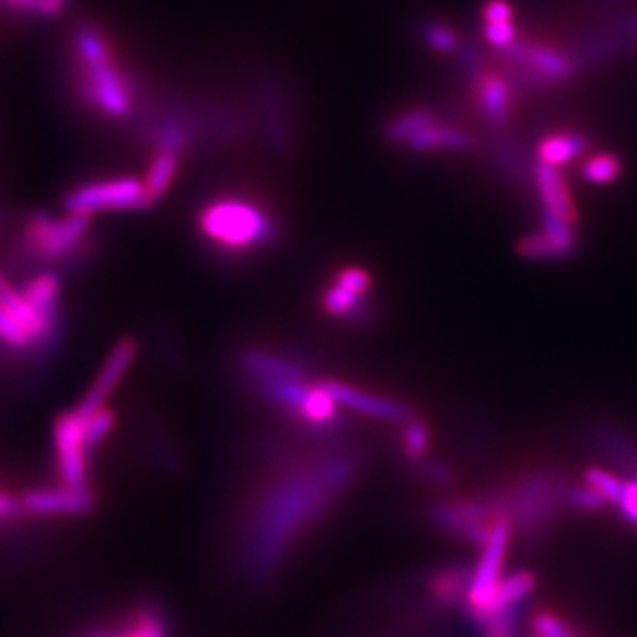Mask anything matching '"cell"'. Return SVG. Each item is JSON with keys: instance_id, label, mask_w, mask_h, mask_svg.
Returning a JSON list of instances; mask_svg holds the SVG:
<instances>
[{"instance_id": "obj_32", "label": "cell", "mask_w": 637, "mask_h": 637, "mask_svg": "<svg viewBox=\"0 0 637 637\" xmlns=\"http://www.w3.org/2000/svg\"><path fill=\"white\" fill-rule=\"evenodd\" d=\"M583 480L588 487L600 493L606 499V503H615V506H617L618 499L623 495V488H625V483L606 470L590 468L583 474Z\"/></svg>"}, {"instance_id": "obj_13", "label": "cell", "mask_w": 637, "mask_h": 637, "mask_svg": "<svg viewBox=\"0 0 637 637\" xmlns=\"http://www.w3.org/2000/svg\"><path fill=\"white\" fill-rule=\"evenodd\" d=\"M470 95L488 127L493 131H506L520 97L506 71L487 69L470 85Z\"/></svg>"}, {"instance_id": "obj_15", "label": "cell", "mask_w": 637, "mask_h": 637, "mask_svg": "<svg viewBox=\"0 0 637 637\" xmlns=\"http://www.w3.org/2000/svg\"><path fill=\"white\" fill-rule=\"evenodd\" d=\"M532 185L536 188L538 201L543 206V225L578 228V211L571 190L563 178L561 169L546 166L534 160Z\"/></svg>"}, {"instance_id": "obj_37", "label": "cell", "mask_w": 637, "mask_h": 637, "mask_svg": "<svg viewBox=\"0 0 637 637\" xmlns=\"http://www.w3.org/2000/svg\"><path fill=\"white\" fill-rule=\"evenodd\" d=\"M617 507L621 516L627 522L637 525V480L636 483H625V488H623V495L618 499Z\"/></svg>"}, {"instance_id": "obj_5", "label": "cell", "mask_w": 637, "mask_h": 637, "mask_svg": "<svg viewBox=\"0 0 637 637\" xmlns=\"http://www.w3.org/2000/svg\"><path fill=\"white\" fill-rule=\"evenodd\" d=\"M518 94H536L565 85L580 73L571 50L541 39H516L506 50H499Z\"/></svg>"}, {"instance_id": "obj_22", "label": "cell", "mask_w": 637, "mask_h": 637, "mask_svg": "<svg viewBox=\"0 0 637 637\" xmlns=\"http://www.w3.org/2000/svg\"><path fill=\"white\" fill-rule=\"evenodd\" d=\"M588 146L590 141L586 132L574 129L548 132L536 143V160L546 166L561 169L583 155L588 151Z\"/></svg>"}, {"instance_id": "obj_6", "label": "cell", "mask_w": 637, "mask_h": 637, "mask_svg": "<svg viewBox=\"0 0 637 637\" xmlns=\"http://www.w3.org/2000/svg\"><path fill=\"white\" fill-rule=\"evenodd\" d=\"M255 125L265 146L278 158H288L299 143V111L290 88L274 73H259L251 85Z\"/></svg>"}, {"instance_id": "obj_3", "label": "cell", "mask_w": 637, "mask_h": 637, "mask_svg": "<svg viewBox=\"0 0 637 637\" xmlns=\"http://www.w3.org/2000/svg\"><path fill=\"white\" fill-rule=\"evenodd\" d=\"M197 225L207 246L228 262L269 253L286 236L278 211L248 193H224L209 199L199 209Z\"/></svg>"}, {"instance_id": "obj_31", "label": "cell", "mask_w": 637, "mask_h": 637, "mask_svg": "<svg viewBox=\"0 0 637 637\" xmlns=\"http://www.w3.org/2000/svg\"><path fill=\"white\" fill-rule=\"evenodd\" d=\"M621 174V160L615 153H597L586 160L583 164V178L592 185H609L617 181Z\"/></svg>"}, {"instance_id": "obj_39", "label": "cell", "mask_w": 637, "mask_h": 637, "mask_svg": "<svg viewBox=\"0 0 637 637\" xmlns=\"http://www.w3.org/2000/svg\"><path fill=\"white\" fill-rule=\"evenodd\" d=\"M118 637H132L131 634H129V632H127V629H125V632H123V634H118Z\"/></svg>"}, {"instance_id": "obj_38", "label": "cell", "mask_w": 637, "mask_h": 637, "mask_svg": "<svg viewBox=\"0 0 637 637\" xmlns=\"http://www.w3.org/2000/svg\"><path fill=\"white\" fill-rule=\"evenodd\" d=\"M23 513H25V509L21 503V497H13L11 493L0 490V522L15 520V518H21Z\"/></svg>"}, {"instance_id": "obj_9", "label": "cell", "mask_w": 637, "mask_h": 637, "mask_svg": "<svg viewBox=\"0 0 637 637\" xmlns=\"http://www.w3.org/2000/svg\"><path fill=\"white\" fill-rule=\"evenodd\" d=\"M511 538H513V525L509 522V518H503L499 524L495 525L493 534L480 548L478 561L472 567L468 599H466L462 615L476 629H483L490 604L497 594V588L506 578L503 567H506Z\"/></svg>"}, {"instance_id": "obj_34", "label": "cell", "mask_w": 637, "mask_h": 637, "mask_svg": "<svg viewBox=\"0 0 637 637\" xmlns=\"http://www.w3.org/2000/svg\"><path fill=\"white\" fill-rule=\"evenodd\" d=\"M606 503V499L588 485H569L565 493V507L580 511V513H592L600 511Z\"/></svg>"}, {"instance_id": "obj_28", "label": "cell", "mask_w": 637, "mask_h": 637, "mask_svg": "<svg viewBox=\"0 0 637 637\" xmlns=\"http://www.w3.org/2000/svg\"><path fill=\"white\" fill-rule=\"evenodd\" d=\"M132 637H170V621L158 604H141L132 613L127 627Z\"/></svg>"}, {"instance_id": "obj_33", "label": "cell", "mask_w": 637, "mask_h": 637, "mask_svg": "<svg viewBox=\"0 0 637 637\" xmlns=\"http://www.w3.org/2000/svg\"><path fill=\"white\" fill-rule=\"evenodd\" d=\"M77 413V410H76ZM85 425V441H88V450H95L111 432H113L114 425H116V414L111 408H100L97 413L81 418Z\"/></svg>"}, {"instance_id": "obj_8", "label": "cell", "mask_w": 637, "mask_h": 637, "mask_svg": "<svg viewBox=\"0 0 637 637\" xmlns=\"http://www.w3.org/2000/svg\"><path fill=\"white\" fill-rule=\"evenodd\" d=\"M321 311L350 327L371 325L377 317L373 276L360 265H341L321 290Z\"/></svg>"}, {"instance_id": "obj_29", "label": "cell", "mask_w": 637, "mask_h": 637, "mask_svg": "<svg viewBox=\"0 0 637 637\" xmlns=\"http://www.w3.org/2000/svg\"><path fill=\"white\" fill-rule=\"evenodd\" d=\"M402 427L404 429H402L399 450L410 464H420L422 460H427V451H429V443H431V429L418 416H414L413 420H408Z\"/></svg>"}, {"instance_id": "obj_18", "label": "cell", "mask_w": 637, "mask_h": 637, "mask_svg": "<svg viewBox=\"0 0 637 637\" xmlns=\"http://www.w3.org/2000/svg\"><path fill=\"white\" fill-rule=\"evenodd\" d=\"M135 357H137V341L135 339H120L114 346L111 355L106 358V362H104V367L100 369V373L95 377L92 390L85 394V397L81 399V404L76 408L81 418H88V416L97 413L100 408H104V402L118 387L123 377L127 375V371L131 369V364L135 362Z\"/></svg>"}, {"instance_id": "obj_7", "label": "cell", "mask_w": 637, "mask_h": 637, "mask_svg": "<svg viewBox=\"0 0 637 637\" xmlns=\"http://www.w3.org/2000/svg\"><path fill=\"white\" fill-rule=\"evenodd\" d=\"M425 518L437 530L451 534L455 538H462L464 543L472 546L483 548L488 536L493 534L495 525L507 516L499 506L495 490H488L474 497L437 501L431 507H427Z\"/></svg>"}, {"instance_id": "obj_16", "label": "cell", "mask_w": 637, "mask_h": 637, "mask_svg": "<svg viewBox=\"0 0 637 637\" xmlns=\"http://www.w3.org/2000/svg\"><path fill=\"white\" fill-rule=\"evenodd\" d=\"M478 146V139L466 127L443 118L437 111L408 137L402 146L413 153H453L470 151Z\"/></svg>"}, {"instance_id": "obj_14", "label": "cell", "mask_w": 637, "mask_h": 637, "mask_svg": "<svg viewBox=\"0 0 637 637\" xmlns=\"http://www.w3.org/2000/svg\"><path fill=\"white\" fill-rule=\"evenodd\" d=\"M321 383L329 394L334 395L339 408L355 410L360 416L392 422V425H406L416 416L408 404H404L399 399H392L387 395L360 390L357 385H350V383L339 381V379H323Z\"/></svg>"}, {"instance_id": "obj_27", "label": "cell", "mask_w": 637, "mask_h": 637, "mask_svg": "<svg viewBox=\"0 0 637 637\" xmlns=\"http://www.w3.org/2000/svg\"><path fill=\"white\" fill-rule=\"evenodd\" d=\"M71 0H0V7L21 20L50 21L69 9Z\"/></svg>"}, {"instance_id": "obj_1", "label": "cell", "mask_w": 637, "mask_h": 637, "mask_svg": "<svg viewBox=\"0 0 637 637\" xmlns=\"http://www.w3.org/2000/svg\"><path fill=\"white\" fill-rule=\"evenodd\" d=\"M271 478L246 511L241 571L253 590L280 580L292 555L334 513L362 466L360 451L317 448L271 460Z\"/></svg>"}, {"instance_id": "obj_4", "label": "cell", "mask_w": 637, "mask_h": 637, "mask_svg": "<svg viewBox=\"0 0 637 637\" xmlns=\"http://www.w3.org/2000/svg\"><path fill=\"white\" fill-rule=\"evenodd\" d=\"M569 485L548 470H530L520 474L513 483L497 488L495 495L503 509L513 532H520L525 541L536 543L551 532Z\"/></svg>"}, {"instance_id": "obj_26", "label": "cell", "mask_w": 637, "mask_h": 637, "mask_svg": "<svg viewBox=\"0 0 637 637\" xmlns=\"http://www.w3.org/2000/svg\"><path fill=\"white\" fill-rule=\"evenodd\" d=\"M23 297L30 300L39 313L48 317L58 319V294H60V281L55 274L44 271L34 276L23 286Z\"/></svg>"}, {"instance_id": "obj_19", "label": "cell", "mask_w": 637, "mask_h": 637, "mask_svg": "<svg viewBox=\"0 0 637 637\" xmlns=\"http://www.w3.org/2000/svg\"><path fill=\"white\" fill-rule=\"evenodd\" d=\"M488 164L511 185L525 187L532 183L534 162L528 158L520 137L506 131H493L487 143Z\"/></svg>"}, {"instance_id": "obj_10", "label": "cell", "mask_w": 637, "mask_h": 637, "mask_svg": "<svg viewBox=\"0 0 637 637\" xmlns=\"http://www.w3.org/2000/svg\"><path fill=\"white\" fill-rule=\"evenodd\" d=\"M90 225L92 218L81 213H67L65 218L38 213L23 224V251L39 262H62L83 246Z\"/></svg>"}, {"instance_id": "obj_21", "label": "cell", "mask_w": 637, "mask_h": 637, "mask_svg": "<svg viewBox=\"0 0 637 637\" xmlns=\"http://www.w3.org/2000/svg\"><path fill=\"white\" fill-rule=\"evenodd\" d=\"M578 246V230L576 228H553L543 225L541 232H532L524 236L518 251L525 259L534 262H557L569 257Z\"/></svg>"}, {"instance_id": "obj_2", "label": "cell", "mask_w": 637, "mask_h": 637, "mask_svg": "<svg viewBox=\"0 0 637 637\" xmlns=\"http://www.w3.org/2000/svg\"><path fill=\"white\" fill-rule=\"evenodd\" d=\"M67 73L77 100L111 120L129 118L141 97L139 81L111 34L95 21H77L67 39Z\"/></svg>"}, {"instance_id": "obj_12", "label": "cell", "mask_w": 637, "mask_h": 637, "mask_svg": "<svg viewBox=\"0 0 637 637\" xmlns=\"http://www.w3.org/2000/svg\"><path fill=\"white\" fill-rule=\"evenodd\" d=\"M58 476L60 487L88 490V441L85 425L81 416L73 413L60 414L55 425Z\"/></svg>"}, {"instance_id": "obj_30", "label": "cell", "mask_w": 637, "mask_h": 637, "mask_svg": "<svg viewBox=\"0 0 637 637\" xmlns=\"http://www.w3.org/2000/svg\"><path fill=\"white\" fill-rule=\"evenodd\" d=\"M453 58L458 76L468 88L488 69L487 50L474 39H464L460 53Z\"/></svg>"}, {"instance_id": "obj_25", "label": "cell", "mask_w": 637, "mask_h": 637, "mask_svg": "<svg viewBox=\"0 0 637 637\" xmlns=\"http://www.w3.org/2000/svg\"><path fill=\"white\" fill-rule=\"evenodd\" d=\"M418 38L431 53L443 55V57H455L466 39L451 23L441 20L420 21Z\"/></svg>"}, {"instance_id": "obj_23", "label": "cell", "mask_w": 637, "mask_h": 637, "mask_svg": "<svg viewBox=\"0 0 637 637\" xmlns=\"http://www.w3.org/2000/svg\"><path fill=\"white\" fill-rule=\"evenodd\" d=\"M538 588V578L534 571L530 569H518V571H511L507 574L506 578L499 583L497 588V594H495V600L490 604V611H488L487 625L490 618L495 617L497 613L506 611V609H513V606H524L528 600L532 599V594L536 592ZM483 625V629H485ZM480 629V632H483Z\"/></svg>"}, {"instance_id": "obj_17", "label": "cell", "mask_w": 637, "mask_h": 637, "mask_svg": "<svg viewBox=\"0 0 637 637\" xmlns=\"http://www.w3.org/2000/svg\"><path fill=\"white\" fill-rule=\"evenodd\" d=\"M472 567L466 563H445L435 567L422 581V592L431 600L432 606L450 615L453 611H464L468 599Z\"/></svg>"}, {"instance_id": "obj_24", "label": "cell", "mask_w": 637, "mask_h": 637, "mask_svg": "<svg viewBox=\"0 0 637 637\" xmlns=\"http://www.w3.org/2000/svg\"><path fill=\"white\" fill-rule=\"evenodd\" d=\"M178 169H181V153L155 150L148 172H146V178H143L150 204H155L158 199H162L169 193L176 174H178Z\"/></svg>"}, {"instance_id": "obj_35", "label": "cell", "mask_w": 637, "mask_h": 637, "mask_svg": "<svg viewBox=\"0 0 637 637\" xmlns=\"http://www.w3.org/2000/svg\"><path fill=\"white\" fill-rule=\"evenodd\" d=\"M414 468L418 470L422 480L432 483V485H450L453 480V470L445 464H439V462L422 460L420 464H414Z\"/></svg>"}, {"instance_id": "obj_20", "label": "cell", "mask_w": 637, "mask_h": 637, "mask_svg": "<svg viewBox=\"0 0 637 637\" xmlns=\"http://www.w3.org/2000/svg\"><path fill=\"white\" fill-rule=\"evenodd\" d=\"M21 503L30 516H85L95 506V497L77 488H34L21 495Z\"/></svg>"}, {"instance_id": "obj_40", "label": "cell", "mask_w": 637, "mask_h": 637, "mask_svg": "<svg viewBox=\"0 0 637 637\" xmlns=\"http://www.w3.org/2000/svg\"><path fill=\"white\" fill-rule=\"evenodd\" d=\"M483 637H497V636H493V634H483Z\"/></svg>"}, {"instance_id": "obj_36", "label": "cell", "mask_w": 637, "mask_h": 637, "mask_svg": "<svg viewBox=\"0 0 637 637\" xmlns=\"http://www.w3.org/2000/svg\"><path fill=\"white\" fill-rule=\"evenodd\" d=\"M513 20H516V11L509 0H487L480 9V23Z\"/></svg>"}, {"instance_id": "obj_11", "label": "cell", "mask_w": 637, "mask_h": 637, "mask_svg": "<svg viewBox=\"0 0 637 637\" xmlns=\"http://www.w3.org/2000/svg\"><path fill=\"white\" fill-rule=\"evenodd\" d=\"M150 206L143 181L131 176L83 185L71 190L65 199L69 213H81L90 218L100 211H137Z\"/></svg>"}]
</instances>
